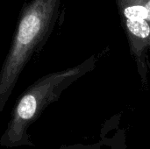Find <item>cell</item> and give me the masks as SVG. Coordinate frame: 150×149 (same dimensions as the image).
<instances>
[{
  "instance_id": "obj_1",
  "label": "cell",
  "mask_w": 150,
  "mask_h": 149,
  "mask_svg": "<svg viewBox=\"0 0 150 149\" xmlns=\"http://www.w3.org/2000/svg\"><path fill=\"white\" fill-rule=\"evenodd\" d=\"M61 0H31L20 12L10 49L0 69V101L6 99L33 55L49 39Z\"/></svg>"
},
{
  "instance_id": "obj_2",
  "label": "cell",
  "mask_w": 150,
  "mask_h": 149,
  "mask_svg": "<svg viewBox=\"0 0 150 149\" xmlns=\"http://www.w3.org/2000/svg\"><path fill=\"white\" fill-rule=\"evenodd\" d=\"M116 3L138 71L145 79L150 66V0H116Z\"/></svg>"
}]
</instances>
